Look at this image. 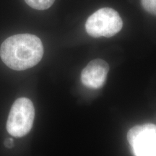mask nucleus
<instances>
[{
  "label": "nucleus",
  "instance_id": "f257e3e1",
  "mask_svg": "<svg viewBox=\"0 0 156 156\" xmlns=\"http://www.w3.org/2000/svg\"><path fill=\"white\" fill-rule=\"evenodd\" d=\"M44 46L35 35L25 34L9 37L2 44L0 56L7 67L17 71L30 69L41 60Z\"/></svg>",
  "mask_w": 156,
  "mask_h": 156
},
{
  "label": "nucleus",
  "instance_id": "f03ea898",
  "mask_svg": "<svg viewBox=\"0 0 156 156\" xmlns=\"http://www.w3.org/2000/svg\"><path fill=\"white\" fill-rule=\"evenodd\" d=\"M35 118L34 103L27 98H20L11 107L7 130L15 137H23L30 132Z\"/></svg>",
  "mask_w": 156,
  "mask_h": 156
},
{
  "label": "nucleus",
  "instance_id": "7ed1b4c3",
  "mask_svg": "<svg viewBox=\"0 0 156 156\" xmlns=\"http://www.w3.org/2000/svg\"><path fill=\"white\" fill-rule=\"evenodd\" d=\"M122 20L115 9L103 7L95 12L87 18L85 29L94 38L114 36L122 30Z\"/></svg>",
  "mask_w": 156,
  "mask_h": 156
},
{
  "label": "nucleus",
  "instance_id": "20e7f679",
  "mask_svg": "<svg viewBox=\"0 0 156 156\" xmlns=\"http://www.w3.org/2000/svg\"><path fill=\"white\" fill-rule=\"evenodd\" d=\"M127 140L134 156H156V125L146 124L130 129Z\"/></svg>",
  "mask_w": 156,
  "mask_h": 156
},
{
  "label": "nucleus",
  "instance_id": "39448f33",
  "mask_svg": "<svg viewBox=\"0 0 156 156\" xmlns=\"http://www.w3.org/2000/svg\"><path fill=\"white\" fill-rule=\"evenodd\" d=\"M109 66L101 58L92 60L84 68L81 73V81L85 86L91 89H99L106 81Z\"/></svg>",
  "mask_w": 156,
  "mask_h": 156
},
{
  "label": "nucleus",
  "instance_id": "423d86ee",
  "mask_svg": "<svg viewBox=\"0 0 156 156\" xmlns=\"http://www.w3.org/2000/svg\"><path fill=\"white\" fill-rule=\"evenodd\" d=\"M30 7L38 10L47 9L53 5L55 0H25Z\"/></svg>",
  "mask_w": 156,
  "mask_h": 156
},
{
  "label": "nucleus",
  "instance_id": "0eeeda50",
  "mask_svg": "<svg viewBox=\"0 0 156 156\" xmlns=\"http://www.w3.org/2000/svg\"><path fill=\"white\" fill-rule=\"evenodd\" d=\"M141 3L147 12L156 15V0H141Z\"/></svg>",
  "mask_w": 156,
  "mask_h": 156
},
{
  "label": "nucleus",
  "instance_id": "6e6552de",
  "mask_svg": "<svg viewBox=\"0 0 156 156\" xmlns=\"http://www.w3.org/2000/svg\"><path fill=\"white\" fill-rule=\"evenodd\" d=\"M5 145L6 147L7 148H12L14 145V142L12 138H7L5 141Z\"/></svg>",
  "mask_w": 156,
  "mask_h": 156
}]
</instances>
